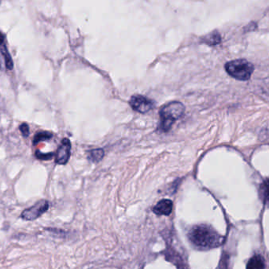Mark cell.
Masks as SVG:
<instances>
[{
    "mask_svg": "<svg viewBox=\"0 0 269 269\" xmlns=\"http://www.w3.org/2000/svg\"><path fill=\"white\" fill-rule=\"evenodd\" d=\"M188 238L195 247L202 250L213 249L221 246L224 237L208 225H196L189 231Z\"/></svg>",
    "mask_w": 269,
    "mask_h": 269,
    "instance_id": "6da1fadb",
    "label": "cell"
},
{
    "mask_svg": "<svg viewBox=\"0 0 269 269\" xmlns=\"http://www.w3.org/2000/svg\"><path fill=\"white\" fill-rule=\"evenodd\" d=\"M185 107L180 102H172L164 105L160 111V129L168 132L175 121L179 120L185 113Z\"/></svg>",
    "mask_w": 269,
    "mask_h": 269,
    "instance_id": "7a4b0ae2",
    "label": "cell"
},
{
    "mask_svg": "<svg viewBox=\"0 0 269 269\" xmlns=\"http://www.w3.org/2000/svg\"><path fill=\"white\" fill-rule=\"evenodd\" d=\"M253 64L245 59H237L228 62L225 69L230 76L239 80H247L253 72Z\"/></svg>",
    "mask_w": 269,
    "mask_h": 269,
    "instance_id": "3957f363",
    "label": "cell"
},
{
    "mask_svg": "<svg viewBox=\"0 0 269 269\" xmlns=\"http://www.w3.org/2000/svg\"><path fill=\"white\" fill-rule=\"evenodd\" d=\"M48 202L47 200H40L37 202L34 206L24 210L21 217L26 221H34L41 217L48 210Z\"/></svg>",
    "mask_w": 269,
    "mask_h": 269,
    "instance_id": "277c9868",
    "label": "cell"
},
{
    "mask_svg": "<svg viewBox=\"0 0 269 269\" xmlns=\"http://www.w3.org/2000/svg\"><path fill=\"white\" fill-rule=\"evenodd\" d=\"M131 107L134 111L141 114H146L154 107V102L143 96H134L129 101Z\"/></svg>",
    "mask_w": 269,
    "mask_h": 269,
    "instance_id": "5b68a950",
    "label": "cell"
},
{
    "mask_svg": "<svg viewBox=\"0 0 269 269\" xmlns=\"http://www.w3.org/2000/svg\"><path fill=\"white\" fill-rule=\"evenodd\" d=\"M71 153V143L69 139H62L55 154V163L65 164L69 161Z\"/></svg>",
    "mask_w": 269,
    "mask_h": 269,
    "instance_id": "8992f818",
    "label": "cell"
},
{
    "mask_svg": "<svg viewBox=\"0 0 269 269\" xmlns=\"http://www.w3.org/2000/svg\"><path fill=\"white\" fill-rule=\"evenodd\" d=\"M172 202L168 199H163L157 203L154 207V213L157 215L168 216L172 211Z\"/></svg>",
    "mask_w": 269,
    "mask_h": 269,
    "instance_id": "52a82bcc",
    "label": "cell"
},
{
    "mask_svg": "<svg viewBox=\"0 0 269 269\" xmlns=\"http://www.w3.org/2000/svg\"><path fill=\"white\" fill-rule=\"evenodd\" d=\"M246 269H265V261L260 254H255L248 261Z\"/></svg>",
    "mask_w": 269,
    "mask_h": 269,
    "instance_id": "ba28073f",
    "label": "cell"
},
{
    "mask_svg": "<svg viewBox=\"0 0 269 269\" xmlns=\"http://www.w3.org/2000/svg\"><path fill=\"white\" fill-rule=\"evenodd\" d=\"M0 52H1L3 57H4L7 69H8V70H12L14 68L13 60H12L11 54H10L9 51H8V48L6 47V46H2V47H1V48H0Z\"/></svg>",
    "mask_w": 269,
    "mask_h": 269,
    "instance_id": "9c48e42d",
    "label": "cell"
},
{
    "mask_svg": "<svg viewBox=\"0 0 269 269\" xmlns=\"http://www.w3.org/2000/svg\"><path fill=\"white\" fill-rule=\"evenodd\" d=\"M53 134L49 132H40L36 133L33 139V144L36 145L41 142L48 141L52 139Z\"/></svg>",
    "mask_w": 269,
    "mask_h": 269,
    "instance_id": "30bf717a",
    "label": "cell"
},
{
    "mask_svg": "<svg viewBox=\"0 0 269 269\" xmlns=\"http://www.w3.org/2000/svg\"><path fill=\"white\" fill-rule=\"evenodd\" d=\"M103 157H104V150L103 149H95L89 152L88 158L93 162L101 161Z\"/></svg>",
    "mask_w": 269,
    "mask_h": 269,
    "instance_id": "8fae6325",
    "label": "cell"
},
{
    "mask_svg": "<svg viewBox=\"0 0 269 269\" xmlns=\"http://www.w3.org/2000/svg\"><path fill=\"white\" fill-rule=\"evenodd\" d=\"M260 195L264 203L269 205V179L266 180L260 186Z\"/></svg>",
    "mask_w": 269,
    "mask_h": 269,
    "instance_id": "7c38bea8",
    "label": "cell"
},
{
    "mask_svg": "<svg viewBox=\"0 0 269 269\" xmlns=\"http://www.w3.org/2000/svg\"><path fill=\"white\" fill-rule=\"evenodd\" d=\"M205 42L206 44H210V45H215L221 42V36L217 32H214V33L206 36L205 38Z\"/></svg>",
    "mask_w": 269,
    "mask_h": 269,
    "instance_id": "4fadbf2b",
    "label": "cell"
},
{
    "mask_svg": "<svg viewBox=\"0 0 269 269\" xmlns=\"http://www.w3.org/2000/svg\"><path fill=\"white\" fill-rule=\"evenodd\" d=\"M36 158H38L39 160H42V161H48V160H51L53 157H54V153H47V154H44V153H41L40 150H36Z\"/></svg>",
    "mask_w": 269,
    "mask_h": 269,
    "instance_id": "5bb4252c",
    "label": "cell"
},
{
    "mask_svg": "<svg viewBox=\"0 0 269 269\" xmlns=\"http://www.w3.org/2000/svg\"><path fill=\"white\" fill-rule=\"evenodd\" d=\"M19 130L22 132V136L24 137H28L29 136V134H30L29 125L27 123H22L19 127Z\"/></svg>",
    "mask_w": 269,
    "mask_h": 269,
    "instance_id": "9a60e30c",
    "label": "cell"
},
{
    "mask_svg": "<svg viewBox=\"0 0 269 269\" xmlns=\"http://www.w3.org/2000/svg\"><path fill=\"white\" fill-rule=\"evenodd\" d=\"M4 40H5V36L2 33H0V46L4 44Z\"/></svg>",
    "mask_w": 269,
    "mask_h": 269,
    "instance_id": "2e32d148",
    "label": "cell"
}]
</instances>
